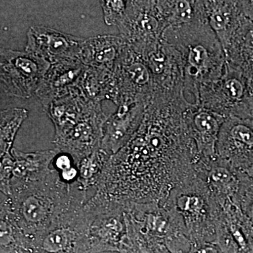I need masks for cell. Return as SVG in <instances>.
I'll return each mask as SVG.
<instances>
[{"mask_svg":"<svg viewBox=\"0 0 253 253\" xmlns=\"http://www.w3.org/2000/svg\"><path fill=\"white\" fill-rule=\"evenodd\" d=\"M190 104L184 93L153 94L136 134L105 165L96 194L125 211L134 205L162 206L201 161L184 118Z\"/></svg>","mask_w":253,"mask_h":253,"instance_id":"6da1fadb","label":"cell"},{"mask_svg":"<svg viewBox=\"0 0 253 253\" xmlns=\"http://www.w3.org/2000/svg\"><path fill=\"white\" fill-rule=\"evenodd\" d=\"M87 191L77 182L63 181L54 169L45 179L24 181L12 179L6 198L17 225L31 241L65 214L87 201Z\"/></svg>","mask_w":253,"mask_h":253,"instance_id":"7a4b0ae2","label":"cell"},{"mask_svg":"<svg viewBox=\"0 0 253 253\" xmlns=\"http://www.w3.org/2000/svg\"><path fill=\"white\" fill-rule=\"evenodd\" d=\"M162 39L180 55L184 93L193 95L195 100L203 86L222 76L225 54L207 21L168 27Z\"/></svg>","mask_w":253,"mask_h":253,"instance_id":"3957f363","label":"cell"},{"mask_svg":"<svg viewBox=\"0 0 253 253\" xmlns=\"http://www.w3.org/2000/svg\"><path fill=\"white\" fill-rule=\"evenodd\" d=\"M162 206L180 216L191 244L214 243L215 219L221 207L197 171L176 186Z\"/></svg>","mask_w":253,"mask_h":253,"instance_id":"277c9868","label":"cell"},{"mask_svg":"<svg viewBox=\"0 0 253 253\" xmlns=\"http://www.w3.org/2000/svg\"><path fill=\"white\" fill-rule=\"evenodd\" d=\"M194 104L225 118H252V83L241 69L226 61L222 76L217 81L203 86Z\"/></svg>","mask_w":253,"mask_h":253,"instance_id":"5b68a950","label":"cell"},{"mask_svg":"<svg viewBox=\"0 0 253 253\" xmlns=\"http://www.w3.org/2000/svg\"><path fill=\"white\" fill-rule=\"evenodd\" d=\"M126 216L136 230L165 245L170 253L191 249L184 221L172 209L158 204L134 205L126 210Z\"/></svg>","mask_w":253,"mask_h":253,"instance_id":"8992f818","label":"cell"},{"mask_svg":"<svg viewBox=\"0 0 253 253\" xmlns=\"http://www.w3.org/2000/svg\"><path fill=\"white\" fill-rule=\"evenodd\" d=\"M92 219L86 203L75 208L32 239L28 253H88L87 233Z\"/></svg>","mask_w":253,"mask_h":253,"instance_id":"52a82bcc","label":"cell"},{"mask_svg":"<svg viewBox=\"0 0 253 253\" xmlns=\"http://www.w3.org/2000/svg\"><path fill=\"white\" fill-rule=\"evenodd\" d=\"M117 28L130 49L144 58L157 49L166 26L156 1H126V14Z\"/></svg>","mask_w":253,"mask_h":253,"instance_id":"ba28073f","label":"cell"},{"mask_svg":"<svg viewBox=\"0 0 253 253\" xmlns=\"http://www.w3.org/2000/svg\"><path fill=\"white\" fill-rule=\"evenodd\" d=\"M50 66L26 51L0 49V88L8 96L28 99L36 94Z\"/></svg>","mask_w":253,"mask_h":253,"instance_id":"9c48e42d","label":"cell"},{"mask_svg":"<svg viewBox=\"0 0 253 253\" xmlns=\"http://www.w3.org/2000/svg\"><path fill=\"white\" fill-rule=\"evenodd\" d=\"M86 204L93 213L87 233L88 253H118L126 234L124 208L96 194Z\"/></svg>","mask_w":253,"mask_h":253,"instance_id":"30bf717a","label":"cell"},{"mask_svg":"<svg viewBox=\"0 0 253 253\" xmlns=\"http://www.w3.org/2000/svg\"><path fill=\"white\" fill-rule=\"evenodd\" d=\"M118 106L149 102L154 94L152 75L144 59L126 46L113 70Z\"/></svg>","mask_w":253,"mask_h":253,"instance_id":"8fae6325","label":"cell"},{"mask_svg":"<svg viewBox=\"0 0 253 253\" xmlns=\"http://www.w3.org/2000/svg\"><path fill=\"white\" fill-rule=\"evenodd\" d=\"M216 156L244 172L253 166L252 118H225L218 136Z\"/></svg>","mask_w":253,"mask_h":253,"instance_id":"7c38bea8","label":"cell"},{"mask_svg":"<svg viewBox=\"0 0 253 253\" xmlns=\"http://www.w3.org/2000/svg\"><path fill=\"white\" fill-rule=\"evenodd\" d=\"M108 116L100 105L62 135L54 137L55 149L68 155L76 167L84 158L101 149L103 129Z\"/></svg>","mask_w":253,"mask_h":253,"instance_id":"4fadbf2b","label":"cell"},{"mask_svg":"<svg viewBox=\"0 0 253 253\" xmlns=\"http://www.w3.org/2000/svg\"><path fill=\"white\" fill-rule=\"evenodd\" d=\"M84 41L53 28L32 26L27 32L25 51L53 64L64 59H78Z\"/></svg>","mask_w":253,"mask_h":253,"instance_id":"5bb4252c","label":"cell"},{"mask_svg":"<svg viewBox=\"0 0 253 253\" xmlns=\"http://www.w3.org/2000/svg\"><path fill=\"white\" fill-rule=\"evenodd\" d=\"M197 173L219 206L232 202L239 206L240 196L250 179L246 172L216 157L208 163L201 161Z\"/></svg>","mask_w":253,"mask_h":253,"instance_id":"9a60e30c","label":"cell"},{"mask_svg":"<svg viewBox=\"0 0 253 253\" xmlns=\"http://www.w3.org/2000/svg\"><path fill=\"white\" fill-rule=\"evenodd\" d=\"M86 70L87 67L77 58L51 64L36 92L42 106L81 91Z\"/></svg>","mask_w":253,"mask_h":253,"instance_id":"2e32d148","label":"cell"},{"mask_svg":"<svg viewBox=\"0 0 253 253\" xmlns=\"http://www.w3.org/2000/svg\"><path fill=\"white\" fill-rule=\"evenodd\" d=\"M147 103L139 101L118 106L108 116L103 129L101 149L111 157L126 146L139 129Z\"/></svg>","mask_w":253,"mask_h":253,"instance_id":"e0dca14e","label":"cell"},{"mask_svg":"<svg viewBox=\"0 0 253 253\" xmlns=\"http://www.w3.org/2000/svg\"><path fill=\"white\" fill-rule=\"evenodd\" d=\"M184 118L201 161L204 163L212 161L217 157L216 145L225 118L191 103L184 113Z\"/></svg>","mask_w":253,"mask_h":253,"instance_id":"ac0fdd59","label":"cell"},{"mask_svg":"<svg viewBox=\"0 0 253 253\" xmlns=\"http://www.w3.org/2000/svg\"><path fill=\"white\" fill-rule=\"evenodd\" d=\"M142 59L152 75L154 93L184 91L180 55L170 44L162 39L157 49Z\"/></svg>","mask_w":253,"mask_h":253,"instance_id":"d6986e66","label":"cell"},{"mask_svg":"<svg viewBox=\"0 0 253 253\" xmlns=\"http://www.w3.org/2000/svg\"><path fill=\"white\" fill-rule=\"evenodd\" d=\"M100 105L101 102L93 101L81 91H78L51 101L43 106V109L54 124V137H58L90 114Z\"/></svg>","mask_w":253,"mask_h":253,"instance_id":"ffe728a7","label":"cell"},{"mask_svg":"<svg viewBox=\"0 0 253 253\" xmlns=\"http://www.w3.org/2000/svg\"><path fill=\"white\" fill-rule=\"evenodd\" d=\"M126 46L120 35H99L84 39L78 59L87 68L113 71Z\"/></svg>","mask_w":253,"mask_h":253,"instance_id":"44dd1931","label":"cell"},{"mask_svg":"<svg viewBox=\"0 0 253 253\" xmlns=\"http://www.w3.org/2000/svg\"><path fill=\"white\" fill-rule=\"evenodd\" d=\"M204 4L208 25L224 51L244 16L239 1L212 0L204 1Z\"/></svg>","mask_w":253,"mask_h":253,"instance_id":"7402d4cb","label":"cell"},{"mask_svg":"<svg viewBox=\"0 0 253 253\" xmlns=\"http://www.w3.org/2000/svg\"><path fill=\"white\" fill-rule=\"evenodd\" d=\"M226 61L253 81V21L243 16L239 28L224 49Z\"/></svg>","mask_w":253,"mask_h":253,"instance_id":"603a6c76","label":"cell"},{"mask_svg":"<svg viewBox=\"0 0 253 253\" xmlns=\"http://www.w3.org/2000/svg\"><path fill=\"white\" fill-rule=\"evenodd\" d=\"M11 152L14 158L13 179L24 181H37L45 179L54 170L50 168V165L59 154L56 149L25 153L12 149Z\"/></svg>","mask_w":253,"mask_h":253,"instance_id":"cb8c5ba5","label":"cell"},{"mask_svg":"<svg viewBox=\"0 0 253 253\" xmlns=\"http://www.w3.org/2000/svg\"><path fill=\"white\" fill-rule=\"evenodd\" d=\"M156 3L166 28L207 21L204 1L162 0Z\"/></svg>","mask_w":253,"mask_h":253,"instance_id":"d4e9b609","label":"cell"},{"mask_svg":"<svg viewBox=\"0 0 253 253\" xmlns=\"http://www.w3.org/2000/svg\"><path fill=\"white\" fill-rule=\"evenodd\" d=\"M31 241L15 221L7 199L0 203V253H28Z\"/></svg>","mask_w":253,"mask_h":253,"instance_id":"484cf974","label":"cell"},{"mask_svg":"<svg viewBox=\"0 0 253 253\" xmlns=\"http://www.w3.org/2000/svg\"><path fill=\"white\" fill-rule=\"evenodd\" d=\"M221 208L226 226L241 253H253V227L249 219L232 202L225 203Z\"/></svg>","mask_w":253,"mask_h":253,"instance_id":"4316f807","label":"cell"},{"mask_svg":"<svg viewBox=\"0 0 253 253\" xmlns=\"http://www.w3.org/2000/svg\"><path fill=\"white\" fill-rule=\"evenodd\" d=\"M28 116V110L23 108L0 111V158L13 149L18 131Z\"/></svg>","mask_w":253,"mask_h":253,"instance_id":"83f0119b","label":"cell"},{"mask_svg":"<svg viewBox=\"0 0 253 253\" xmlns=\"http://www.w3.org/2000/svg\"><path fill=\"white\" fill-rule=\"evenodd\" d=\"M126 234L120 246L119 253H170L165 245L139 232L126 217Z\"/></svg>","mask_w":253,"mask_h":253,"instance_id":"f1b7e54d","label":"cell"},{"mask_svg":"<svg viewBox=\"0 0 253 253\" xmlns=\"http://www.w3.org/2000/svg\"><path fill=\"white\" fill-rule=\"evenodd\" d=\"M109 158L100 149L84 158L76 166L78 169L76 182L82 189L87 191L89 188L96 186L103 168Z\"/></svg>","mask_w":253,"mask_h":253,"instance_id":"f546056e","label":"cell"},{"mask_svg":"<svg viewBox=\"0 0 253 253\" xmlns=\"http://www.w3.org/2000/svg\"><path fill=\"white\" fill-rule=\"evenodd\" d=\"M105 23L108 26H117L126 14V1L106 0L100 1Z\"/></svg>","mask_w":253,"mask_h":253,"instance_id":"4dcf8cb0","label":"cell"},{"mask_svg":"<svg viewBox=\"0 0 253 253\" xmlns=\"http://www.w3.org/2000/svg\"><path fill=\"white\" fill-rule=\"evenodd\" d=\"M11 151L0 158V192L7 197L11 194V181L14 177V158Z\"/></svg>","mask_w":253,"mask_h":253,"instance_id":"1f68e13d","label":"cell"},{"mask_svg":"<svg viewBox=\"0 0 253 253\" xmlns=\"http://www.w3.org/2000/svg\"><path fill=\"white\" fill-rule=\"evenodd\" d=\"M239 207L253 227V181L250 178L240 196Z\"/></svg>","mask_w":253,"mask_h":253,"instance_id":"d6a6232c","label":"cell"},{"mask_svg":"<svg viewBox=\"0 0 253 253\" xmlns=\"http://www.w3.org/2000/svg\"><path fill=\"white\" fill-rule=\"evenodd\" d=\"M221 253L215 243L206 242L191 244V249L186 253Z\"/></svg>","mask_w":253,"mask_h":253,"instance_id":"836d02e7","label":"cell"},{"mask_svg":"<svg viewBox=\"0 0 253 253\" xmlns=\"http://www.w3.org/2000/svg\"><path fill=\"white\" fill-rule=\"evenodd\" d=\"M245 172H246V174H248V176L253 181V166L249 168L247 170L245 171Z\"/></svg>","mask_w":253,"mask_h":253,"instance_id":"e575fe53","label":"cell"},{"mask_svg":"<svg viewBox=\"0 0 253 253\" xmlns=\"http://www.w3.org/2000/svg\"><path fill=\"white\" fill-rule=\"evenodd\" d=\"M251 83H252L253 86V81H251Z\"/></svg>","mask_w":253,"mask_h":253,"instance_id":"d590c367","label":"cell"},{"mask_svg":"<svg viewBox=\"0 0 253 253\" xmlns=\"http://www.w3.org/2000/svg\"><path fill=\"white\" fill-rule=\"evenodd\" d=\"M252 119H253V117H252Z\"/></svg>","mask_w":253,"mask_h":253,"instance_id":"8d00e7d4","label":"cell"}]
</instances>
